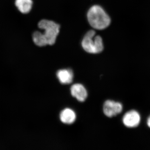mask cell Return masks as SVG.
<instances>
[{
    "instance_id": "8",
    "label": "cell",
    "mask_w": 150,
    "mask_h": 150,
    "mask_svg": "<svg viewBox=\"0 0 150 150\" xmlns=\"http://www.w3.org/2000/svg\"><path fill=\"white\" fill-rule=\"evenodd\" d=\"M60 118L62 123L71 124L76 121V115L74 110L71 108H66L61 112Z\"/></svg>"
},
{
    "instance_id": "6",
    "label": "cell",
    "mask_w": 150,
    "mask_h": 150,
    "mask_svg": "<svg viewBox=\"0 0 150 150\" xmlns=\"http://www.w3.org/2000/svg\"><path fill=\"white\" fill-rule=\"evenodd\" d=\"M71 94L80 102H84L88 96V93L85 87L80 83H76L71 88Z\"/></svg>"
},
{
    "instance_id": "2",
    "label": "cell",
    "mask_w": 150,
    "mask_h": 150,
    "mask_svg": "<svg viewBox=\"0 0 150 150\" xmlns=\"http://www.w3.org/2000/svg\"><path fill=\"white\" fill-rule=\"evenodd\" d=\"M89 23L95 29L103 30L110 25V18L100 6L95 5L89 10L87 13Z\"/></svg>"
},
{
    "instance_id": "9",
    "label": "cell",
    "mask_w": 150,
    "mask_h": 150,
    "mask_svg": "<svg viewBox=\"0 0 150 150\" xmlns=\"http://www.w3.org/2000/svg\"><path fill=\"white\" fill-rule=\"evenodd\" d=\"M15 5L21 13H28L32 8V0H16Z\"/></svg>"
},
{
    "instance_id": "3",
    "label": "cell",
    "mask_w": 150,
    "mask_h": 150,
    "mask_svg": "<svg viewBox=\"0 0 150 150\" xmlns=\"http://www.w3.org/2000/svg\"><path fill=\"white\" fill-rule=\"evenodd\" d=\"M96 32L90 30L86 33L84 37L81 45L84 50L90 54H98L103 50V42L99 35L95 36Z\"/></svg>"
},
{
    "instance_id": "10",
    "label": "cell",
    "mask_w": 150,
    "mask_h": 150,
    "mask_svg": "<svg viewBox=\"0 0 150 150\" xmlns=\"http://www.w3.org/2000/svg\"><path fill=\"white\" fill-rule=\"evenodd\" d=\"M147 123L148 126L150 128V116L148 118Z\"/></svg>"
},
{
    "instance_id": "4",
    "label": "cell",
    "mask_w": 150,
    "mask_h": 150,
    "mask_svg": "<svg viewBox=\"0 0 150 150\" xmlns=\"http://www.w3.org/2000/svg\"><path fill=\"white\" fill-rule=\"evenodd\" d=\"M123 108V105L120 103L107 100L103 105V111L106 116L111 118L121 113Z\"/></svg>"
},
{
    "instance_id": "1",
    "label": "cell",
    "mask_w": 150,
    "mask_h": 150,
    "mask_svg": "<svg viewBox=\"0 0 150 150\" xmlns=\"http://www.w3.org/2000/svg\"><path fill=\"white\" fill-rule=\"evenodd\" d=\"M38 26L44 32L36 31L33 33V39L35 45L40 47L54 45L59 33L60 25L51 21L42 20L38 23Z\"/></svg>"
},
{
    "instance_id": "7",
    "label": "cell",
    "mask_w": 150,
    "mask_h": 150,
    "mask_svg": "<svg viewBox=\"0 0 150 150\" xmlns=\"http://www.w3.org/2000/svg\"><path fill=\"white\" fill-rule=\"evenodd\" d=\"M57 78L60 82L63 84H68L72 82L74 79V73L70 69L59 70L57 71Z\"/></svg>"
},
{
    "instance_id": "5",
    "label": "cell",
    "mask_w": 150,
    "mask_h": 150,
    "mask_svg": "<svg viewBox=\"0 0 150 150\" xmlns=\"http://www.w3.org/2000/svg\"><path fill=\"white\" fill-rule=\"evenodd\" d=\"M141 121L139 113L135 110L126 112L123 118V124L128 128H135L139 126Z\"/></svg>"
}]
</instances>
